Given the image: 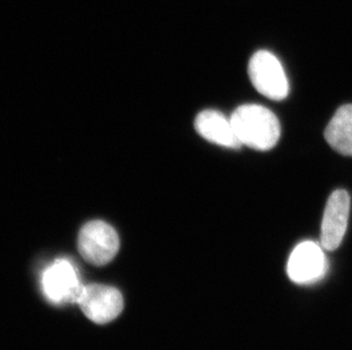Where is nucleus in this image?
Returning <instances> with one entry per match:
<instances>
[{
  "instance_id": "1a4fd4ad",
  "label": "nucleus",
  "mask_w": 352,
  "mask_h": 350,
  "mask_svg": "<svg viewBox=\"0 0 352 350\" xmlns=\"http://www.w3.org/2000/svg\"><path fill=\"white\" fill-rule=\"evenodd\" d=\"M325 139L336 152L352 156V105L342 106L336 110L326 128Z\"/></svg>"
},
{
  "instance_id": "20e7f679",
  "label": "nucleus",
  "mask_w": 352,
  "mask_h": 350,
  "mask_svg": "<svg viewBox=\"0 0 352 350\" xmlns=\"http://www.w3.org/2000/svg\"><path fill=\"white\" fill-rule=\"evenodd\" d=\"M249 76L253 86L270 100H283L289 95L285 71L277 57L267 50L253 55L249 63Z\"/></svg>"
},
{
  "instance_id": "f257e3e1",
  "label": "nucleus",
  "mask_w": 352,
  "mask_h": 350,
  "mask_svg": "<svg viewBox=\"0 0 352 350\" xmlns=\"http://www.w3.org/2000/svg\"><path fill=\"white\" fill-rule=\"evenodd\" d=\"M234 131L242 145L260 152L274 148L280 137L278 119L261 105H243L230 117Z\"/></svg>"
},
{
  "instance_id": "39448f33",
  "label": "nucleus",
  "mask_w": 352,
  "mask_h": 350,
  "mask_svg": "<svg viewBox=\"0 0 352 350\" xmlns=\"http://www.w3.org/2000/svg\"><path fill=\"white\" fill-rule=\"evenodd\" d=\"M78 304L83 314L97 324L116 320L123 310L122 294L118 289L102 284L83 287Z\"/></svg>"
},
{
  "instance_id": "7ed1b4c3",
  "label": "nucleus",
  "mask_w": 352,
  "mask_h": 350,
  "mask_svg": "<svg viewBox=\"0 0 352 350\" xmlns=\"http://www.w3.org/2000/svg\"><path fill=\"white\" fill-rule=\"evenodd\" d=\"M41 284L43 294L54 304L78 303L85 287L77 268L64 258L56 259L43 271Z\"/></svg>"
},
{
  "instance_id": "6e6552de",
  "label": "nucleus",
  "mask_w": 352,
  "mask_h": 350,
  "mask_svg": "<svg viewBox=\"0 0 352 350\" xmlns=\"http://www.w3.org/2000/svg\"><path fill=\"white\" fill-rule=\"evenodd\" d=\"M195 129L199 136L216 145L232 149L242 147L234 131L232 121L218 110L206 109L199 113L196 116Z\"/></svg>"
},
{
  "instance_id": "0eeeda50",
  "label": "nucleus",
  "mask_w": 352,
  "mask_h": 350,
  "mask_svg": "<svg viewBox=\"0 0 352 350\" xmlns=\"http://www.w3.org/2000/svg\"><path fill=\"white\" fill-rule=\"evenodd\" d=\"M326 271V258L322 247L314 242L300 244L289 257L287 272L296 283L318 280Z\"/></svg>"
},
{
  "instance_id": "423d86ee",
  "label": "nucleus",
  "mask_w": 352,
  "mask_h": 350,
  "mask_svg": "<svg viewBox=\"0 0 352 350\" xmlns=\"http://www.w3.org/2000/svg\"><path fill=\"white\" fill-rule=\"evenodd\" d=\"M350 211V196L346 190H336L329 196L322 223V248L336 250L346 231Z\"/></svg>"
},
{
  "instance_id": "f03ea898",
  "label": "nucleus",
  "mask_w": 352,
  "mask_h": 350,
  "mask_svg": "<svg viewBox=\"0 0 352 350\" xmlns=\"http://www.w3.org/2000/svg\"><path fill=\"white\" fill-rule=\"evenodd\" d=\"M78 248L83 259L96 266L113 261L120 248L119 235L103 221L88 222L80 230Z\"/></svg>"
}]
</instances>
